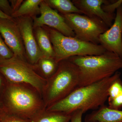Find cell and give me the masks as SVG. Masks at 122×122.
<instances>
[{"instance_id":"cell-30","label":"cell","mask_w":122,"mask_h":122,"mask_svg":"<svg viewBox=\"0 0 122 122\" xmlns=\"http://www.w3.org/2000/svg\"><path fill=\"white\" fill-rule=\"evenodd\" d=\"M0 122H1V119L0 118Z\"/></svg>"},{"instance_id":"cell-17","label":"cell","mask_w":122,"mask_h":122,"mask_svg":"<svg viewBox=\"0 0 122 122\" xmlns=\"http://www.w3.org/2000/svg\"><path fill=\"white\" fill-rule=\"evenodd\" d=\"M58 65L54 58L42 57L35 66L38 73L47 80L54 74Z\"/></svg>"},{"instance_id":"cell-1","label":"cell","mask_w":122,"mask_h":122,"mask_svg":"<svg viewBox=\"0 0 122 122\" xmlns=\"http://www.w3.org/2000/svg\"><path fill=\"white\" fill-rule=\"evenodd\" d=\"M121 73L117 71L113 76L90 85L78 87L65 98L50 106L46 110L71 114L81 110L84 113L95 110L105 105L108 99L110 86Z\"/></svg>"},{"instance_id":"cell-24","label":"cell","mask_w":122,"mask_h":122,"mask_svg":"<svg viewBox=\"0 0 122 122\" xmlns=\"http://www.w3.org/2000/svg\"><path fill=\"white\" fill-rule=\"evenodd\" d=\"M0 10L5 14L12 17L13 11L9 1L0 0Z\"/></svg>"},{"instance_id":"cell-4","label":"cell","mask_w":122,"mask_h":122,"mask_svg":"<svg viewBox=\"0 0 122 122\" xmlns=\"http://www.w3.org/2000/svg\"><path fill=\"white\" fill-rule=\"evenodd\" d=\"M77 67L68 59L59 63L56 71L47 79L42 97L46 109L65 98L78 87Z\"/></svg>"},{"instance_id":"cell-11","label":"cell","mask_w":122,"mask_h":122,"mask_svg":"<svg viewBox=\"0 0 122 122\" xmlns=\"http://www.w3.org/2000/svg\"><path fill=\"white\" fill-rule=\"evenodd\" d=\"M99 42L107 51L122 58V4L116 10L113 25L100 35Z\"/></svg>"},{"instance_id":"cell-27","label":"cell","mask_w":122,"mask_h":122,"mask_svg":"<svg viewBox=\"0 0 122 122\" xmlns=\"http://www.w3.org/2000/svg\"><path fill=\"white\" fill-rule=\"evenodd\" d=\"M0 18L3 19H8V20H12L14 19L11 17L9 16L3 12L2 11L0 10Z\"/></svg>"},{"instance_id":"cell-23","label":"cell","mask_w":122,"mask_h":122,"mask_svg":"<svg viewBox=\"0 0 122 122\" xmlns=\"http://www.w3.org/2000/svg\"><path fill=\"white\" fill-rule=\"evenodd\" d=\"M109 107L116 110H120L122 108V91L117 97L108 102Z\"/></svg>"},{"instance_id":"cell-13","label":"cell","mask_w":122,"mask_h":122,"mask_svg":"<svg viewBox=\"0 0 122 122\" xmlns=\"http://www.w3.org/2000/svg\"><path fill=\"white\" fill-rule=\"evenodd\" d=\"M85 122H122V111L111 109L104 105L87 115Z\"/></svg>"},{"instance_id":"cell-25","label":"cell","mask_w":122,"mask_h":122,"mask_svg":"<svg viewBox=\"0 0 122 122\" xmlns=\"http://www.w3.org/2000/svg\"><path fill=\"white\" fill-rule=\"evenodd\" d=\"M83 113L84 112L81 110L74 111L72 113L70 122H82V117Z\"/></svg>"},{"instance_id":"cell-15","label":"cell","mask_w":122,"mask_h":122,"mask_svg":"<svg viewBox=\"0 0 122 122\" xmlns=\"http://www.w3.org/2000/svg\"><path fill=\"white\" fill-rule=\"evenodd\" d=\"M43 0H26L24 1L19 9L12 15L13 18L22 17L36 16L40 14V5Z\"/></svg>"},{"instance_id":"cell-12","label":"cell","mask_w":122,"mask_h":122,"mask_svg":"<svg viewBox=\"0 0 122 122\" xmlns=\"http://www.w3.org/2000/svg\"><path fill=\"white\" fill-rule=\"evenodd\" d=\"M72 1L75 5L86 16L100 19L109 28L113 25L115 19V14L106 12L102 9V5L110 4L115 0H73Z\"/></svg>"},{"instance_id":"cell-7","label":"cell","mask_w":122,"mask_h":122,"mask_svg":"<svg viewBox=\"0 0 122 122\" xmlns=\"http://www.w3.org/2000/svg\"><path fill=\"white\" fill-rule=\"evenodd\" d=\"M77 39L100 45V35L109 28L102 20L77 13L62 15Z\"/></svg>"},{"instance_id":"cell-9","label":"cell","mask_w":122,"mask_h":122,"mask_svg":"<svg viewBox=\"0 0 122 122\" xmlns=\"http://www.w3.org/2000/svg\"><path fill=\"white\" fill-rule=\"evenodd\" d=\"M15 19L20 29L26 60L31 65L35 66L43 56L35 38L32 18L30 17H22Z\"/></svg>"},{"instance_id":"cell-2","label":"cell","mask_w":122,"mask_h":122,"mask_svg":"<svg viewBox=\"0 0 122 122\" xmlns=\"http://www.w3.org/2000/svg\"><path fill=\"white\" fill-rule=\"evenodd\" d=\"M3 90L5 111L31 120L46 109L41 95L27 84L9 83Z\"/></svg>"},{"instance_id":"cell-26","label":"cell","mask_w":122,"mask_h":122,"mask_svg":"<svg viewBox=\"0 0 122 122\" xmlns=\"http://www.w3.org/2000/svg\"><path fill=\"white\" fill-rule=\"evenodd\" d=\"M10 3L11 4V7L13 11V13L17 11L20 7L21 5L24 1L22 0H10Z\"/></svg>"},{"instance_id":"cell-14","label":"cell","mask_w":122,"mask_h":122,"mask_svg":"<svg viewBox=\"0 0 122 122\" xmlns=\"http://www.w3.org/2000/svg\"><path fill=\"white\" fill-rule=\"evenodd\" d=\"M38 46L42 56L55 58V54L48 33L43 27L34 28Z\"/></svg>"},{"instance_id":"cell-31","label":"cell","mask_w":122,"mask_h":122,"mask_svg":"<svg viewBox=\"0 0 122 122\" xmlns=\"http://www.w3.org/2000/svg\"></svg>"},{"instance_id":"cell-22","label":"cell","mask_w":122,"mask_h":122,"mask_svg":"<svg viewBox=\"0 0 122 122\" xmlns=\"http://www.w3.org/2000/svg\"><path fill=\"white\" fill-rule=\"evenodd\" d=\"M122 4V0H115L110 4H103L102 5V8L106 12L109 13H114L116 10Z\"/></svg>"},{"instance_id":"cell-29","label":"cell","mask_w":122,"mask_h":122,"mask_svg":"<svg viewBox=\"0 0 122 122\" xmlns=\"http://www.w3.org/2000/svg\"><path fill=\"white\" fill-rule=\"evenodd\" d=\"M3 85H4V84H3V81L2 77V75L0 74V92L2 90Z\"/></svg>"},{"instance_id":"cell-20","label":"cell","mask_w":122,"mask_h":122,"mask_svg":"<svg viewBox=\"0 0 122 122\" xmlns=\"http://www.w3.org/2000/svg\"><path fill=\"white\" fill-rule=\"evenodd\" d=\"M14 54L7 45L0 35V58L9 59L12 57Z\"/></svg>"},{"instance_id":"cell-8","label":"cell","mask_w":122,"mask_h":122,"mask_svg":"<svg viewBox=\"0 0 122 122\" xmlns=\"http://www.w3.org/2000/svg\"><path fill=\"white\" fill-rule=\"evenodd\" d=\"M39 17L32 18L34 28L47 26L54 29L66 36L75 37V34L63 16L43 0L40 5Z\"/></svg>"},{"instance_id":"cell-10","label":"cell","mask_w":122,"mask_h":122,"mask_svg":"<svg viewBox=\"0 0 122 122\" xmlns=\"http://www.w3.org/2000/svg\"><path fill=\"white\" fill-rule=\"evenodd\" d=\"M0 35L14 55L27 61L20 29L15 19L0 18Z\"/></svg>"},{"instance_id":"cell-6","label":"cell","mask_w":122,"mask_h":122,"mask_svg":"<svg viewBox=\"0 0 122 122\" xmlns=\"http://www.w3.org/2000/svg\"><path fill=\"white\" fill-rule=\"evenodd\" d=\"M0 74L7 82L27 84L41 96L47 81L38 73L35 66L15 55L9 59L0 58Z\"/></svg>"},{"instance_id":"cell-16","label":"cell","mask_w":122,"mask_h":122,"mask_svg":"<svg viewBox=\"0 0 122 122\" xmlns=\"http://www.w3.org/2000/svg\"><path fill=\"white\" fill-rule=\"evenodd\" d=\"M71 114L45 110L30 120V122H70Z\"/></svg>"},{"instance_id":"cell-28","label":"cell","mask_w":122,"mask_h":122,"mask_svg":"<svg viewBox=\"0 0 122 122\" xmlns=\"http://www.w3.org/2000/svg\"><path fill=\"white\" fill-rule=\"evenodd\" d=\"M5 112L4 105L2 102L0 101V117Z\"/></svg>"},{"instance_id":"cell-19","label":"cell","mask_w":122,"mask_h":122,"mask_svg":"<svg viewBox=\"0 0 122 122\" xmlns=\"http://www.w3.org/2000/svg\"><path fill=\"white\" fill-rule=\"evenodd\" d=\"M122 91V81L120 77L116 79L110 86L108 91V102L111 101Z\"/></svg>"},{"instance_id":"cell-3","label":"cell","mask_w":122,"mask_h":122,"mask_svg":"<svg viewBox=\"0 0 122 122\" xmlns=\"http://www.w3.org/2000/svg\"><path fill=\"white\" fill-rule=\"evenodd\" d=\"M77 67L78 87L95 83L113 76L122 69V58L111 52L91 56H75L67 59Z\"/></svg>"},{"instance_id":"cell-21","label":"cell","mask_w":122,"mask_h":122,"mask_svg":"<svg viewBox=\"0 0 122 122\" xmlns=\"http://www.w3.org/2000/svg\"><path fill=\"white\" fill-rule=\"evenodd\" d=\"M1 122H30V119L21 117L6 111L1 116Z\"/></svg>"},{"instance_id":"cell-18","label":"cell","mask_w":122,"mask_h":122,"mask_svg":"<svg viewBox=\"0 0 122 122\" xmlns=\"http://www.w3.org/2000/svg\"><path fill=\"white\" fill-rule=\"evenodd\" d=\"M52 8L58 11L62 15L69 14H82V13L70 0H45Z\"/></svg>"},{"instance_id":"cell-5","label":"cell","mask_w":122,"mask_h":122,"mask_svg":"<svg viewBox=\"0 0 122 122\" xmlns=\"http://www.w3.org/2000/svg\"><path fill=\"white\" fill-rule=\"evenodd\" d=\"M43 27L50 38L55 54L54 59L58 63L71 57L99 55L107 51L100 45L66 36L48 26Z\"/></svg>"}]
</instances>
